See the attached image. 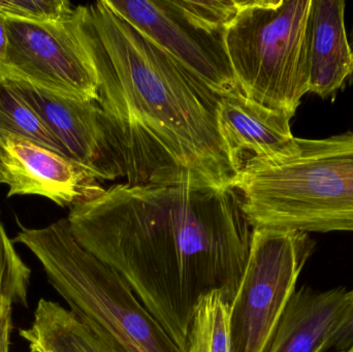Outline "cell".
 <instances>
[{
  "instance_id": "cell-5",
  "label": "cell",
  "mask_w": 353,
  "mask_h": 352,
  "mask_svg": "<svg viewBox=\"0 0 353 352\" xmlns=\"http://www.w3.org/2000/svg\"><path fill=\"white\" fill-rule=\"evenodd\" d=\"M311 0H239L223 41L239 90L294 117L309 93Z\"/></svg>"
},
{
  "instance_id": "cell-18",
  "label": "cell",
  "mask_w": 353,
  "mask_h": 352,
  "mask_svg": "<svg viewBox=\"0 0 353 352\" xmlns=\"http://www.w3.org/2000/svg\"><path fill=\"white\" fill-rule=\"evenodd\" d=\"M74 10L66 0H0V14L28 22H68L74 18Z\"/></svg>"
},
{
  "instance_id": "cell-1",
  "label": "cell",
  "mask_w": 353,
  "mask_h": 352,
  "mask_svg": "<svg viewBox=\"0 0 353 352\" xmlns=\"http://www.w3.org/2000/svg\"><path fill=\"white\" fill-rule=\"evenodd\" d=\"M68 221L183 352L201 298L218 291L232 304L253 233L234 185L115 184L70 208Z\"/></svg>"
},
{
  "instance_id": "cell-14",
  "label": "cell",
  "mask_w": 353,
  "mask_h": 352,
  "mask_svg": "<svg viewBox=\"0 0 353 352\" xmlns=\"http://www.w3.org/2000/svg\"><path fill=\"white\" fill-rule=\"evenodd\" d=\"M19 335L30 352H111L72 312L41 299L28 329Z\"/></svg>"
},
{
  "instance_id": "cell-13",
  "label": "cell",
  "mask_w": 353,
  "mask_h": 352,
  "mask_svg": "<svg viewBox=\"0 0 353 352\" xmlns=\"http://www.w3.org/2000/svg\"><path fill=\"white\" fill-rule=\"evenodd\" d=\"M348 303L345 287L296 289L265 352H327V341Z\"/></svg>"
},
{
  "instance_id": "cell-21",
  "label": "cell",
  "mask_w": 353,
  "mask_h": 352,
  "mask_svg": "<svg viewBox=\"0 0 353 352\" xmlns=\"http://www.w3.org/2000/svg\"><path fill=\"white\" fill-rule=\"evenodd\" d=\"M8 53V32H6V17L0 14V68L6 65Z\"/></svg>"
},
{
  "instance_id": "cell-19",
  "label": "cell",
  "mask_w": 353,
  "mask_h": 352,
  "mask_svg": "<svg viewBox=\"0 0 353 352\" xmlns=\"http://www.w3.org/2000/svg\"><path fill=\"white\" fill-rule=\"evenodd\" d=\"M353 345V291H350V303L327 341L325 351H347Z\"/></svg>"
},
{
  "instance_id": "cell-16",
  "label": "cell",
  "mask_w": 353,
  "mask_h": 352,
  "mask_svg": "<svg viewBox=\"0 0 353 352\" xmlns=\"http://www.w3.org/2000/svg\"><path fill=\"white\" fill-rule=\"evenodd\" d=\"M0 132L28 138L68 158V151L34 110L0 78ZM70 159V158H68Z\"/></svg>"
},
{
  "instance_id": "cell-9",
  "label": "cell",
  "mask_w": 353,
  "mask_h": 352,
  "mask_svg": "<svg viewBox=\"0 0 353 352\" xmlns=\"http://www.w3.org/2000/svg\"><path fill=\"white\" fill-rule=\"evenodd\" d=\"M0 78L43 120L68 151V158L97 180L125 177L123 163L97 101L62 96L8 70Z\"/></svg>"
},
{
  "instance_id": "cell-12",
  "label": "cell",
  "mask_w": 353,
  "mask_h": 352,
  "mask_svg": "<svg viewBox=\"0 0 353 352\" xmlns=\"http://www.w3.org/2000/svg\"><path fill=\"white\" fill-rule=\"evenodd\" d=\"M346 2L311 0L308 21L309 93L334 97L353 76L345 27Z\"/></svg>"
},
{
  "instance_id": "cell-7",
  "label": "cell",
  "mask_w": 353,
  "mask_h": 352,
  "mask_svg": "<svg viewBox=\"0 0 353 352\" xmlns=\"http://www.w3.org/2000/svg\"><path fill=\"white\" fill-rule=\"evenodd\" d=\"M107 3L212 92L222 96L239 89L224 45L225 27L194 12L187 0Z\"/></svg>"
},
{
  "instance_id": "cell-23",
  "label": "cell",
  "mask_w": 353,
  "mask_h": 352,
  "mask_svg": "<svg viewBox=\"0 0 353 352\" xmlns=\"http://www.w3.org/2000/svg\"><path fill=\"white\" fill-rule=\"evenodd\" d=\"M331 352H346V351H331Z\"/></svg>"
},
{
  "instance_id": "cell-2",
  "label": "cell",
  "mask_w": 353,
  "mask_h": 352,
  "mask_svg": "<svg viewBox=\"0 0 353 352\" xmlns=\"http://www.w3.org/2000/svg\"><path fill=\"white\" fill-rule=\"evenodd\" d=\"M72 24L97 74V103L128 185H234L217 130L219 95L107 0L77 6Z\"/></svg>"
},
{
  "instance_id": "cell-8",
  "label": "cell",
  "mask_w": 353,
  "mask_h": 352,
  "mask_svg": "<svg viewBox=\"0 0 353 352\" xmlns=\"http://www.w3.org/2000/svg\"><path fill=\"white\" fill-rule=\"evenodd\" d=\"M72 20L34 23L6 17L8 53L0 70L62 96L97 101V74Z\"/></svg>"
},
{
  "instance_id": "cell-20",
  "label": "cell",
  "mask_w": 353,
  "mask_h": 352,
  "mask_svg": "<svg viewBox=\"0 0 353 352\" xmlns=\"http://www.w3.org/2000/svg\"><path fill=\"white\" fill-rule=\"evenodd\" d=\"M12 329V306H0V352H10Z\"/></svg>"
},
{
  "instance_id": "cell-11",
  "label": "cell",
  "mask_w": 353,
  "mask_h": 352,
  "mask_svg": "<svg viewBox=\"0 0 353 352\" xmlns=\"http://www.w3.org/2000/svg\"><path fill=\"white\" fill-rule=\"evenodd\" d=\"M292 118L251 101L239 89L220 96L218 134L234 177L254 159L290 156L298 151Z\"/></svg>"
},
{
  "instance_id": "cell-3",
  "label": "cell",
  "mask_w": 353,
  "mask_h": 352,
  "mask_svg": "<svg viewBox=\"0 0 353 352\" xmlns=\"http://www.w3.org/2000/svg\"><path fill=\"white\" fill-rule=\"evenodd\" d=\"M298 145L294 154L254 159L234 177L251 227L353 233V132Z\"/></svg>"
},
{
  "instance_id": "cell-15",
  "label": "cell",
  "mask_w": 353,
  "mask_h": 352,
  "mask_svg": "<svg viewBox=\"0 0 353 352\" xmlns=\"http://www.w3.org/2000/svg\"><path fill=\"white\" fill-rule=\"evenodd\" d=\"M185 352H232L230 303L213 291L199 300Z\"/></svg>"
},
{
  "instance_id": "cell-4",
  "label": "cell",
  "mask_w": 353,
  "mask_h": 352,
  "mask_svg": "<svg viewBox=\"0 0 353 352\" xmlns=\"http://www.w3.org/2000/svg\"><path fill=\"white\" fill-rule=\"evenodd\" d=\"M20 227L12 242L28 248L70 311L111 352H183L124 279L78 243L68 218Z\"/></svg>"
},
{
  "instance_id": "cell-10",
  "label": "cell",
  "mask_w": 353,
  "mask_h": 352,
  "mask_svg": "<svg viewBox=\"0 0 353 352\" xmlns=\"http://www.w3.org/2000/svg\"><path fill=\"white\" fill-rule=\"evenodd\" d=\"M78 163L28 138L0 132V184L8 198L41 196L62 208L97 198L103 188Z\"/></svg>"
},
{
  "instance_id": "cell-6",
  "label": "cell",
  "mask_w": 353,
  "mask_h": 352,
  "mask_svg": "<svg viewBox=\"0 0 353 352\" xmlns=\"http://www.w3.org/2000/svg\"><path fill=\"white\" fill-rule=\"evenodd\" d=\"M315 246L304 231L253 229L246 267L230 304L232 352L267 351Z\"/></svg>"
},
{
  "instance_id": "cell-24",
  "label": "cell",
  "mask_w": 353,
  "mask_h": 352,
  "mask_svg": "<svg viewBox=\"0 0 353 352\" xmlns=\"http://www.w3.org/2000/svg\"><path fill=\"white\" fill-rule=\"evenodd\" d=\"M352 37H353V27H352ZM353 50V49H352Z\"/></svg>"
},
{
  "instance_id": "cell-22",
  "label": "cell",
  "mask_w": 353,
  "mask_h": 352,
  "mask_svg": "<svg viewBox=\"0 0 353 352\" xmlns=\"http://www.w3.org/2000/svg\"><path fill=\"white\" fill-rule=\"evenodd\" d=\"M346 352H353V345H352V347H350V349H348V351H346Z\"/></svg>"
},
{
  "instance_id": "cell-17",
  "label": "cell",
  "mask_w": 353,
  "mask_h": 352,
  "mask_svg": "<svg viewBox=\"0 0 353 352\" xmlns=\"http://www.w3.org/2000/svg\"><path fill=\"white\" fill-rule=\"evenodd\" d=\"M31 271L17 253L0 219V306H27Z\"/></svg>"
}]
</instances>
